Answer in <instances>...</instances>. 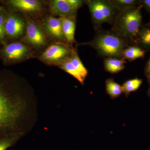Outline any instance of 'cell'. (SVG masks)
<instances>
[{
    "mask_svg": "<svg viewBox=\"0 0 150 150\" xmlns=\"http://www.w3.org/2000/svg\"><path fill=\"white\" fill-rule=\"evenodd\" d=\"M115 10L120 11L134 8L137 1L134 0L108 1Z\"/></svg>",
    "mask_w": 150,
    "mask_h": 150,
    "instance_id": "9a60e30c",
    "label": "cell"
},
{
    "mask_svg": "<svg viewBox=\"0 0 150 150\" xmlns=\"http://www.w3.org/2000/svg\"><path fill=\"white\" fill-rule=\"evenodd\" d=\"M21 137L13 136L0 139V150H7L11 147L18 142Z\"/></svg>",
    "mask_w": 150,
    "mask_h": 150,
    "instance_id": "ffe728a7",
    "label": "cell"
},
{
    "mask_svg": "<svg viewBox=\"0 0 150 150\" xmlns=\"http://www.w3.org/2000/svg\"><path fill=\"white\" fill-rule=\"evenodd\" d=\"M144 51L141 48L137 46H130L124 49L122 53V56L124 59L133 61L142 58L144 56Z\"/></svg>",
    "mask_w": 150,
    "mask_h": 150,
    "instance_id": "5bb4252c",
    "label": "cell"
},
{
    "mask_svg": "<svg viewBox=\"0 0 150 150\" xmlns=\"http://www.w3.org/2000/svg\"><path fill=\"white\" fill-rule=\"evenodd\" d=\"M46 29L53 37L61 39L64 36L60 18L50 17L46 21Z\"/></svg>",
    "mask_w": 150,
    "mask_h": 150,
    "instance_id": "7c38bea8",
    "label": "cell"
},
{
    "mask_svg": "<svg viewBox=\"0 0 150 150\" xmlns=\"http://www.w3.org/2000/svg\"><path fill=\"white\" fill-rule=\"evenodd\" d=\"M70 60L76 70L79 73L84 79H85L88 74V71L81 62L77 53H73Z\"/></svg>",
    "mask_w": 150,
    "mask_h": 150,
    "instance_id": "ac0fdd59",
    "label": "cell"
},
{
    "mask_svg": "<svg viewBox=\"0 0 150 150\" xmlns=\"http://www.w3.org/2000/svg\"><path fill=\"white\" fill-rule=\"evenodd\" d=\"M9 3L15 8L24 11H36L41 8L40 2L36 0H11Z\"/></svg>",
    "mask_w": 150,
    "mask_h": 150,
    "instance_id": "30bf717a",
    "label": "cell"
},
{
    "mask_svg": "<svg viewBox=\"0 0 150 150\" xmlns=\"http://www.w3.org/2000/svg\"><path fill=\"white\" fill-rule=\"evenodd\" d=\"M146 71L148 77L150 79V59L148 62L146 67Z\"/></svg>",
    "mask_w": 150,
    "mask_h": 150,
    "instance_id": "cb8c5ba5",
    "label": "cell"
},
{
    "mask_svg": "<svg viewBox=\"0 0 150 150\" xmlns=\"http://www.w3.org/2000/svg\"><path fill=\"white\" fill-rule=\"evenodd\" d=\"M51 9L53 13L67 17L74 18L76 12L67 2V0L52 1Z\"/></svg>",
    "mask_w": 150,
    "mask_h": 150,
    "instance_id": "9c48e42d",
    "label": "cell"
},
{
    "mask_svg": "<svg viewBox=\"0 0 150 150\" xmlns=\"http://www.w3.org/2000/svg\"><path fill=\"white\" fill-rule=\"evenodd\" d=\"M149 93H150V89H149Z\"/></svg>",
    "mask_w": 150,
    "mask_h": 150,
    "instance_id": "4316f807",
    "label": "cell"
},
{
    "mask_svg": "<svg viewBox=\"0 0 150 150\" xmlns=\"http://www.w3.org/2000/svg\"><path fill=\"white\" fill-rule=\"evenodd\" d=\"M1 7H0V11H1Z\"/></svg>",
    "mask_w": 150,
    "mask_h": 150,
    "instance_id": "484cf974",
    "label": "cell"
},
{
    "mask_svg": "<svg viewBox=\"0 0 150 150\" xmlns=\"http://www.w3.org/2000/svg\"><path fill=\"white\" fill-rule=\"evenodd\" d=\"M142 83V80L139 79H133L127 81L122 86L123 92L127 95L130 93L137 90Z\"/></svg>",
    "mask_w": 150,
    "mask_h": 150,
    "instance_id": "d6986e66",
    "label": "cell"
},
{
    "mask_svg": "<svg viewBox=\"0 0 150 150\" xmlns=\"http://www.w3.org/2000/svg\"><path fill=\"white\" fill-rule=\"evenodd\" d=\"M106 89L107 93L112 98L118 97L123 92L122 87L112 79L106 81Z\"/></svg>",
    "mask_w": 150,
    "mask_h": 150,
    "instance_id": "2e32d148",
    "label": "cell"
},
{
    "mask_svg": "<svg viewBox=\"0 0 150 150\" xmlns=\"http://www.w3.org/2000/svg\"><path fill=\"white\" fill-rule=\"evenodd\" d=\"M5 18L2 14L0 13V40H3L5 35Z\"/></svg>",
    "mask_w": 150,
    "mask_h": 150,
    "instance_id": "7402d4cb",
    "label": "cell"
},
{
    "mask_svg": "<svg viewBox=\"0 0 150 150\" xmlns=\"http://www.w3.org/2000/svg\"><path fill=\"white\" fill-rule=\"evenodd\" d=\"M33 94L12 72L0 70V139L23 137L37 119Z\"/></svg>",
    "mask_w": 150,
    "mask_h": 150,
    "instance_id": "6da1fadb",
    "label": "cell"
},
{
    "mask_svg": "<svg viewBox=\"0 0 150 150\" xmlns=\"http://www.w3.org/2000/svg\"><path fill=\"white\" fill-rule=\"evenodd\" d=\"M94 23L97 25L111 23L115 15V10L108 1L92 0L86 1Z\"/></svg>",
    "mask_w": 150,
    "mask_h": 150,
    "instance_id": "277c9868",
    "label": "cell"
},
{
    "mask_svg": "<svg viewBox=\"0 0 150 150\" xmlns=\"http://www.w3.org/2000/svg\"><path fill=\"white\" fill-rule=\"evenodd\" d=\"M67 1L70 5L76 11L82 5V1L79 0H67Z\"/></svg>",
    "mask_w": 150,
    "mask_h": 150,
    "instance_id": "603a6c76",
    "label": "cell"
},
{
    "mask_svg": "<svg viewBox=\"0 0 150 150\" xmlns=\"http://www.w3.org/2000/svg\"><path fill=\"white\" fill-rule=\"evenodd\" d=\"M26 38L30 43L35 46H43L46 43L45 36L42 30L32 22L28 23V24Z\"/></svg>",
    "mask_w": 150,
    "mask_h": 150,
    "instance_id": "ba28073f",
    "label": "cell"
},
{
    "mask_svg": "<svg viewBox=\"0 0 150 150\" xmlns=\"http://www.w3.org/2000/svg\"><path fill=\"white\" fill-rule=\"evenodd\" d=\"M62 31L63 34L67 41L73 42L74 41V34L76 23L73 18L62 17Z\"/></svg>",
    "mask_w": 150,
    "mask_h": 150,
    "instance_id": "8fae6325",
    "label": "cell"
},
{
    "mask_svg": "<svg viewBox=\"0 0 150 150\" xmlns=\"http://www.w3.org/2000/svg\"><path fill=\"white\" fill-rule=\"evenodd\" d=\"M139 40L142 44L150 47V28H146L140 33Z\"/></svg>",
    "mask_w": 150,
    "mask_h": 150,
    "instance_id": "44dd1931",
    "label": "cell"
},
{
    "mask_svg": "<svg viewBox=\"0 0 150 150\" xmlns=\"http://www.w3.org/2000/svg\"><path fill=\"white\" fill-rule=\"evenodd\" d=\"M143 3L146 8L150 11V0H144L143 1Z\"/></svg>",
    "mask_w": 150,
    "mask_h": 150,
    "instance_id": "d4e9b609",
    "label": "cell"
},
{
    "mask_svg": "<svg viewBox=\"0 0 150 150\" xmlns=\"http://www.w3.org/2000/svg\"><path fill=\"white\" fill-rule=\"evenodd\" d=\"M67 46L60 44H53L49 46L41 56V59L46 62H56L65 59L69 54Z\"/></svg>",
    "mask_w": 150,
    "mask_h": 150,
    "instance_id": "8992f818",
    "label": "cell"
},
{
    "mask_svg": "<svg viewBox=\"0 0 150 150\" xmlns=\"http://www.w3.org/2000/svg\"><path fill=\"white\" fill-rule=\"evenodd\" d=\"M142 21L139 9L122 11L115 18L114 29L117 34L123 38L132 39L139 33Z\"/></svg>",
    "mask_w": 150,
    "mask_h": 150,
    "instance_id": "3957f363",
    "label": "cell"
},
{
    "mask_svg": "<svg viewBox=\"0 0 150 150\" xmlns=\"http://www.w3.org/2000/svg\"><path fill=\"white\" fill-rule=\"evenodd\" d=\"M29 52V49L26 45L15 42L6 45L3 49V54L7 61L16 62L25 58Z\"/></svg>",
    "mask_w": 150,
    "mask_h": 150,
    "instance_id": "5b68a950",
    "label": "cell"
},
{
    "mask_svg": "<svg viewBox=\"0 0 150 150\" xmlns=\"http://www.w3.org/2000/svg\"><path fill=\"white\" fill-rule=\"evenodd\" d=\"M91 45L100 54L108 58L122 56L126 43L123 38L117 33L105 32L96 36Z\"/></svg>",
    "mask_w": 150,
    "mask_h": 150,
    "instance_id": "7a4b0ae2",
    "label": "cell"
},
{
    "mask_svg": "<svg viewBox=\"0 0 150 150\" xmlns=\"http://www.w3.org/2000/svg\"><path fill=\"white\" fill-rule=\"evenodd\" d=\"M123 59L108 58L105 59L104 66L106 71L112 74L118 73L122 71L125 68V64L126 63Z\"/></svg>",
    "mask_w": 150,
    "mask_h": 150,
    "instance_id": "4fadbf2b",
    "label": "cell"
},
{
    "mask_svg": "<svg viewBox=\"0 0 150 150\" xmlns=\"http://www.w3.org/2000/svg\"><path fill=\"white\" fill-rule=\"evenodd\" d=\"M61 68L65 71L69 73L70 75L76 78L80 83H83L84 79L75 69L72 63H71L69 59H66L64 61L61 65Z\"/></svg>",
    "mask_w": 150,
    "mask_h": 150,
    "instance_id": "e0dca14e",
    "label": "cell"
},
{
    "mask_svg": "<svg viewBox=\"0 0 150 150\" xmlns=\"http://www.w3.org/2000/svg\"><path fill=\"white\" fill-rule=\"evenodd\" d=\"M24 26V22L21 19L15 16L11 15L5 20L6 34L11 38L18 37L23 33Z\"/></svg>",
    "mask_w": 150,
    "mask_h": 150,
    "instance_id": "52a82bcc",
    "label": "cell"
}]
</instances>
